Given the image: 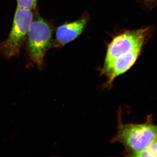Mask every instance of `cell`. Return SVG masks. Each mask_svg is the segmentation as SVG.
Segmentation results:
<instances>
[{"label":"cell","mask_w":157,"mask_h":157,"mask_svg":"<svg viewBox=\"0 0 157 157\" xmlns=\"http://www.w3.org/2000/svg\"><path fill=\"white\" fill-rule=\"evenodd\" d=\"M52 29L47 21L37 14L28 33L26 46L29 58L40 71L43 70L45 54L52 44Z\"/></svg>","instance_id":"obj_1"},{"label":"cell","mask_w":157,"mask_h":157,"mask_svg":"<svg viewBox=\"0 0 157 157\" xmlns=\"http://www.w3.org/2000/svg\"><path fill=\"white\" fill-rule=\"evenodd\" d=\"M157 137V125L149 123L124 124L119 123L112 142H119L131 155L151 145Z\"/></svg>","instance_id":"obj_2"},{"label":"cell","mask_w":157,"mask_h":157,"mask_svg":"<svg viewBox=\"0 0 157 157\" xmlns=\"http://www.w3.org/2000/svg\"><path fill=\"white\" fill-rule=\"evenodd\" d=\"M32 10L17 7L9 36L0 43V55L6 59L18 56L33 20Z\"/></svg>","instance_id":"obj_3"},{"label":"cell","mask_w":157,"mask_h":157,"mask_svg":"<svg viewBox=\"0 0 157 157\" xmlns=\"http://www.w3.org/2000/svg\"><path fill=\"white\" fill-rule=\"evenodd\" d=\"M150 27L128 31L119 35L110 42L107 48L104 65L139 47H143L151 35Z\"/></svg>","instance_id":"obj_4"},{"label":"cell","mask_w":157,"mask_h":157,"mask_svg":"<svg viewBox=\"0 0 157 157\" xmlns=\"http://www.w3.org/2000/svg\"><path fill=\"white\" fill-rule=\"evenodd\" d=\"M142 48L143 47H137L104 65L102 73L107 76V84H111L117 77L132 67L137 60Z\"/></svg>","instance_id":"obj_5"},{"label":"cell","mask_w":157,"mask_h":157,"mask_svg":"<svg viewBox=\"0 0 157 157\" xmlns=\"http://www.w3.org/2000/svg\"><path fill=\"white\" fill-rule=\"evenodd\" d=\"M86 23L87 19L83 17L59 26L56 32L57 43L59 45H64L75 40L82 33Z\"/></svg>","instance_id":"obj_6"},{"label":"cell","mask_w":157,"mask_h":157,"mask_svg":"<svg viewBox=\"0 0 157 157\" xmlns=\"http://www.w3.org/2000/svg\"><path fill=\"white\" fill-rule=\"evenodd\" d=\"M133 157H157V137L151 145L141 151L131 155Z\"/></svg>","instance_id":"obj_7"},{"label":"cell","mask_w":157,"mask_h":157,"mask_svg":"<svg viewBox=\"0 0 157 157\" xmlns=\"http://www.w3.org/2000/svg\"><path fill=\"white\" fill-rule=\"evenodd\" d=\"M17 7L33 10L36 7L38 0H17Z\"/></svg>","instance_id":"obj_8"},{"label":"cell","mask_w":157,"mask_h":157,"mask_svg":"<svg viewBox=\"0 0 157 157\" xmlns=\"http://www.w3.org/2000/svg\"><path fill=\"white\" fill-rule=\"evenodd\" d=\"M143 1L150 6H153L157 5V0H143Z\"/></svg>","instance_id":"obj_9"}]
</instances>
